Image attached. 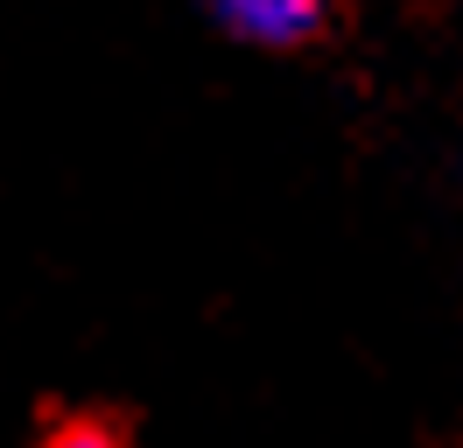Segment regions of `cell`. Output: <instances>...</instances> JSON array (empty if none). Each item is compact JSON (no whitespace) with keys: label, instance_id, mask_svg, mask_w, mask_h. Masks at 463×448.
Instances as JSON below:
<instances>
[{"label":"cell","instance_id":"2","mask_svg":"<svg viewBox=\"0 0 463 448\" xmlns=\"http://www.w3.org/2000/svg\"><path fill=\"white\" fill-rule=\"evenodd\" d=\"M35 448H141V434L113 406H57L35 427Z\"/></svg>","mask_w":463,"mask_h":448},{"label":"cell","instance_id":"1","mask_svg":"<svg viewBox=\"0 0 463 448\" xmlns=\"http://www.w3.org/2000/svg\"><path fill=\"white\" fill-rule=\"evenodd\" d=\"M197 7L260 56H309L337 42V0H197Z\"/></svg>","mask_w":463,"mask_h":448}]
</instances>
